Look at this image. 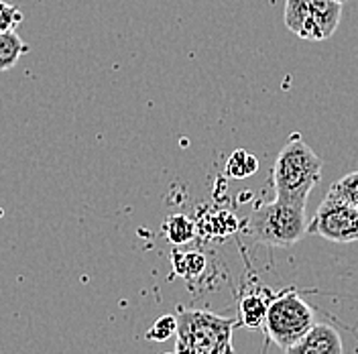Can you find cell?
<instances>
[{
  "instance_id": "obj_11",
  "label": "cell",
  "mask_w": 358,
  "mask_h": 354,
  "mask_svg": "<svg viewBox=\"0 0 358 354\" xmlns=\"http://www.w3.org/2000/svg\"><path fill=\"white\" fill-rule=\"evenodd\" d=\"M259 171V159L246 149H236L226 159V174L234 179H246Z\"/></svg>"
},
{
  "instance_id": "obj_16",
  "label": "cell",
  "mask_w": 358,
  "mask_h": 354,
  "mask_svg": "<svg viewBox=\"0 0 358 354\" xmlns=\"http://www.w3.org/2000/svg\"><path fill=\"white\" fill-rule=\"evenodd\" d=\"M336 2H342V4H346V2H348V0H336Z\"/></svg>"
},
{
  "instance_id": "obj_2",
  "label": "cell",
  "mask_w": 358,
  "mask_h": 354,
  "mask_svg": "<svg viewBox=\"0 0 358 354\" xmlns=\"http://www.w3.org/2000/svg\"><path fill=\"white\" fill-rule=\"evenodd\" d=\"M306 206L273 199L261 204L246 220V234L257 243L273 248H287L297 244L308 234Z\"/></svg>"
},
{
  "instance_id": "obj_1",
  "label": "cell",
  "mask_w": 358,
  "mask_h": 354,
  "mask_svg": "<svg viewBox=\"0 0 358 354\" xmlns=\"http://www.w3.org/2000/svg\"><path fill=\"white\" fill-rule=\"evenodd\" d=\"M324 161L313 153L299 134H291L287 145L279 151L273 163L271 183L275 198L306 206L312 190L322 179Z\"/></svg>"
},
{
  "instance_id": "obj_17",
  "label": "cell",
  "mask_w": 358,
  "mask_h": 354,
  "mask_svg": "<svg viewBox=\"0 0 358 354\" xmlns=\"http://www.w3.org/2000/svg\"><path fill=\"white\" fill-rule=\"evenodd\" d=\"M165 354H176V353H165Z\"/></svg>"
},
{
  "instance_id": "obj_13",
  "label": "cell",
  "mask_w": 358,
  "mask_h": 354,
  "mask_svg": "<svg viewBox=\"0 0 358 354\" xmlns=\"http://www.w3.org/2000/svg\"><path fill=\"white\" fill-rule=\"evenodd\" d=\"M330 194L358 208V169L334 181L332 187H330Z\"/></svg>"
},
{
  "instance_id": "obj_15",
  "label": "cell",
  "mask_w": 358,
  "mask_h": 354,
  "mask_svg": "<svg viewBox=\"0 0 358 354\" xmlns=\"http://www.w3.org/2000/svg\"><path fill=\"white\" fill-rule=\"evenodd\" d=\"M22 19H24V17H22V13L17 6H13V4L0 0V33L17 31L19 24L22 22Z\"/></svg>"
},
{
  "instance_id": "obj_5",
  "label": "cell",
  "mask_w": 358,
  "mask_h": 354,
  "mask_svg": "<svg viewBox=\"0 0 358 354\" xmlns=\"http://www.w3.org/2000/svg\"><path fill=\"white\" fill-rule=\"evenodd\" d=\"M313 324L315 316L312 308L299 297V293L285 291L271 297L263 328L268 340L285 351L308 332Z\"/></svg>"
},
{
  "instance_id": "obj_14",
  "label": "cell",
  "mask_w": 358,
  "mask_h": 354,
  "mask_svg": "<svg viewBox=\"0 0 358 354\" xmlns=\"http://www.w3.org/2000/svg\"><path fill=\"white\" fill-rule=\"evenodd\" d=\"M178 334V318L171 316V313H165V316H159L155 320V324L147 330V340L151 342H163L171 336Z\"/></svg>"
},
{
  "instance_id": "obj_3",
  "label": "cell",
  "mask_w": 358,
  "mask_h": 354,
  "mask_svg": "<svg viewBox=\"0 0 358 354\" xmlns=\"http://www.w3.org/2000/svg\"><path fill=\"white\" fill-rule=\"evenodd\" d=\"M236 326H241L238 320L210 311L179 310L176 346L194 354H234L232 330Z\"/></svg>"
},
{
  "instance_id": "obj_7",
  "label": "cell",
  "mask_w": 358,
  "mask_h": 354,
  "mask_svg": "<svg viewBox=\"0 0 358 354\" xmlns=\"http://www.w3.org/2000/svg\"><path fill=\"white\" fill-rule=\"evenodd\" d=\"M285 354H344V344L336 328L328 324H313Z\"/></svg>"
},
{
  "instance_id": "obj_6",
  "label": "cell",
  "mask_w": 358,
  "mask_h": 354,
  "mask_svg": "<svg viewBox=\"0 0 358 354\" xmlns=\"http://www.w3.org/2000/svg\"><path fill=\"white\" fill-rule=\"evenodd\" d=\"M308 234H315L338 244L357 243L358 208L328 192L322 199L315 216L308 224Z\"/></svg>"
},
{
  "instance_id": "obj_9",
  "label": "cell",
  "mask_w": 358,
  "mask_h": 354,
  "mask_svg": "<svg viewBox=\"0 0 358 354\" xmlns=\"http://www.w3.org/2000/svg\"><path fill=\"white\" fill-rule=\"evenodd\" d=\"M163 232H165L169 243L181 246V244L192 243L196 239L198 224L192 218L183 216V214H173V216H169L167 220L163 222Z\"/></svg>"
},
{
  "instance_id": "obj_4",
  "label": "cell",
  "mask_w": 358,
  "mask_h": 354,
  "mask_svg": "<svg viewBox=\"0 0 358 354\" xmlns=\"http://www.w3.org/2000/svg\"><path fill=\"white\" fill-rule=\"evenodd\" d=\"M342 2L336 0H285L283 22L306 41H326L342 19Z\"/></svg>"
},
{
  "instance_id": "obj_8",
  "label": "cell",
  "mask_w": 358,
  "mask_h": 354,
  "mask_svg": "<svg viewBox=\"0 0 358 354\" xmlns=\"http://www.w3.org/2000/svg\"><path fill=\"white\" fill-rule=\"evenodd\" d=\"M268 291H252L241 297L238 302V322L246 328H263L268 310Z\"/></svg>"
},
{
  "instance_id": "obj_10",
  "label": "cell",
  "mask_w": 358,
  "mask_h": 354,
  "mask_svg": "<svg viewBox=\"0 0 358 354\" xmlns=\"http://www.w3.org/2000/svg\"><path fill=\"white\" fill-rule=\"evenodd\" d=\"M27 51H29V45L22 41L17 31L0 33V71H6L17 66Z\"/></svg>"
},
{
  "instance_id": "obj_12",
  "label": "cell",
  "mask_w": 358,
  "mask_h": 354,
  "mask_svg": "<svg viewBox=\"0 0 358 354\" xmlns=\"http://www.w3.org/2000/svg\"><path fill=\"white\" fill-rule=\"evenodd\" d=\"M171 261L176 273L187 281L198 279L206 269V257L201 253H173Z\"/></svg>"
}]
</instances>
